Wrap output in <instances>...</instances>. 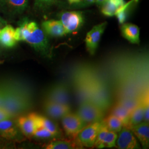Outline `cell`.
<instances>
[{
	"label": "cell",
	"mask_w": 149,
	"mask_h": 149,
	"mask_svg": "<svg viewBox=\"0 0 149 149\" xmlns=\"http://www.w3.org/2000/svg\"><path fill=\"white\" fill-rule=\"evenodd\" d=\"M61 123L65 133L74 139L87 124L77 113L70 112L61 118Z\"/></svg>",
	"instance_id": "obj_5"
},
{
	"label": "cell",
	"mask_w": 149,
	"mask_h": 149,
	"mask_svg": "<svg viewBox=\"0 0 149 149\" xmlns=\"http://www.w3.org/2000/svg\"><path fill=\"white\" fill-rule=\"evenodd\" d=\"M35 118L38 127H43L53 134L54 136H58L60 135V130L57 125L47 118L35 113Z\"/></svg>",
	"instance_id": "obj_21"
},
{
	"label": "cell",
	"mask_w": 149,
	"mask_h": 149,
	"mask_svg": "<svg viewBox=\"0 0 149 149\" xmlns=\"http://www.w3.org/2000/svg\"><path fill=\"white\" fill-rule=\"evenodd\" d=\"M31 106V96L23 86L15 81L6 82L5 94L1 108L13 118L27 112Z\"/></svg>",
	"instance_id": "obj_1"
},
{
	"label": "cell",
	"mask_w": 149,
	"mask_h": 149,
	"mask_svg": "<svg viewBox=\"0 0 149 149\" xmlns=\"http://www.w3.org/2000/svg\"><path fill=\"white\" fill-rule=\"evenodd\" d=\"M0 30H1V29H0Z\"/></svg>",
	"instance_id": "obj_36"
},
{
	"label": "cell",
	"mask_w": 149,
	"mask_h": 149,
	"mask_svg": "<svg viewBox=\"0 0 149 149\" xmlns=\"http://www.w3.org/2000/svg\"><path fill=\"white\" fill-rule=\"evenodd\" d=\"M77 114L87 124L101 122L104 117L103 110L90 101L82 102Z\"/></svg>",
	"instance_id": "obj_3"
},
{
	"label": "cell",
	"mask_w": 149,
	"mask_h": 149,
	"mask_svg": "<svg viewBox=\"0 0 149 149\" xmlns=\"http://www.w3.org/2000/svg\"><path fill=\"white\" fill-rule=\"evenodd\" d=\"M130 113L131 112L119 103H118L112 109V115L116 117L122 122L123 127H126L129 129V120Z\"/></svg>",
	"instance_id": "obj_19"
},
{
	"label": "cell",
	"mask_w": 149,
	"mask_h": 149,
	"mask_svg": "<svg viewBox=\"0 0 149 149\" xmlns=\"http://www.w3.org/2000/svg\"><path fill=\"white\" fill-rule=\"evenodd\" d=\"M1 2L13 14H21L27 8L29 0H1Z\"/></svg>",
	"instance_id": "obj_18"
},
{
	"label": "cell",
	"mask_w": 149,
	"mask_h": 149,
	"mask_svg": "<svg viewBox=\"0 0 149 149\" xmlns=\"http://www.w3.org/2000/svg\"><path fill=\"white\" fill-rule=\"evenodd\" d=\"M103 120L87 124L76 136V139L82 146H94L96 138L101 127Z\"/></svg>",
	"instance_id": "obj_4"
},
{
	"label": "cell",
	"mask_w": 149,
	"mask_h": 149,
	"mask_svg": "<svg viewBox=\"0 0 149 149\" xmlns=\"http://www.w3.org/2000/svg\"><path fill=\"white\" fill-rule=\"evenodd\" d=\"M139 102L133 98H124L119 102L130 112L138 104Z\"/></svg>",
	"instance_id": "obj_29"
},
{
	"label": "cell",
	"mask_w": 149,
	"mask_h": 149,
	"mask_svg": "<svg viewBox=\"0 0 149 149\" xmlns=\"http://www.w3.org/2000/svg\"><path fill=\"white\" fill-rule=\"evenodd\" d=\"M111 1L119 7H120L121 6H122L125 3L124 2V0H111Z\"/></svg>",
	"instance_id": "obj_32"
},
{
	"label": "cell",
	"mask_w": 149,
	"mask_h": 149,
	"mask_svg": "<svg viewBox=\"0 0 149 149\" xmlns=\"http://www.w3.org/2000/svg\"><path fill=\"white\" fill-rule=\"evenodd\" d=\"M8 119H13V118L3 109L0 108V122Z\"/></svg>",
	"instance_id": "obj_31"
},
{
	"label": "cell",
	"mask_w": 149,
	"mask_h": 149,
	"mask_svg": "<svg viewBox=\"0 0 149 149\" xmlns=\"http://www.w3.org/2000/svg\"><path fill=\"white\" fill-rule=\"evenodd\" d=\"M42 26L44 33L50 37H60L66 34L60 21L54 19L46 21L43 22Z\"/></svg>",
	"instance_id": "obj_13"
},
{
	"label": "cell",
	"mask_w": 149,
	"mask_h": 149,
	"mask_svg": "<svg viewBox=\"0 0 149 149\" xmlns=\"http://www.w3.org/2000/svg\"><path fill=\"white\" fill-rule=\"evenodd\" d=\"M102 12L106 16L112 17L116 15V12L118 8V6L112 2L111 0H107L103 5L102 6Z\"/></svg>",
	"instance_id": "obj_24"
},
{
	"label": "cell",
	"mask_w": 149,
	"mask_h": 149,
	"mask_svg": "<svg viewBox=\"0 0 149 149\" xmlns=\"http://www.w3.org/2000/svg\"><path fill=\"white\" fill-rule=\"evenodd\" d=\"M123 37L133 44L140 43V29L137 26L131 23H123L121 27Z\"/></svg>",
	"instance_id": "obj_16"
},
{
	"label": "cell",
	"mask_w": 149,
	"mask_h": 149,
	"mask_svg": "<svg viewBox=\"0 0 149 149\" xmlns=\"http://www.w3.org/2000/svg\"><path fill=\"white\" fill-rule=\"evenodd\" d=\"M144 148L149 147V122H142L130 128Z\"/></svg>",
	"instance_id": "obj_14"
},
{
	"label": "cell",
	"mask_w": 149,
	"mask_h": 149,
	"mask_svg": "<svg viewBox=\"0 0 149 149\" xmlns=\"http://www.w3.org/2000/svg\"><path fill=\"white\" fill-rule=\"evenodd\" d=\"M109 130L107 128L106 125L103 120V123H102L101 127L100 128V131L97 135V136L96 138L94 146H95L97 148H98V149H101L102 143Z\"/></svg>",
	"instance_id": "obj_26"
},
{
	"label": "cell",
	"mask_w": 149,
	"mask_h": 149,
	"mask_svg": "<svg viewBox=\"0 0 149 149\" xmlns=\"http://www.w3.org/2000/svg\"><path fill=\"white\" fill-rule=\"evenodd\" d=\"M143 102L144 104V122H149V95H146L145 96L144 99H143Z\"/></svg>",
	"instance_id": "obj_30"
},
{
	"label": "cell",
	"mask_w": 149,
	"mask_h": 149,
	"mask_svg": "<svg viewBox=\"0 0 149 149\" xmlns=\"http://www.w3.org/2000/svg\"><path fill=\"white\" fill-rule=\"evenodd\" d=\"M86 1L89 3H92L96 2V0H86Z\"/></svg>",
	"instance_id": "obj_35"
},
{
	"label": "cell",
	"mask_w": 149,
	"mask_h": 149,
	"mask_svg": "<svg viewBox=\"0 0 149 149\" xmlns=\"http://www.w3.org/2000/svg\"><path fill=\"white\" fill-rule=\"evenodd\" d=\"M103 121L109 130L116 133L119 132L123 127L122 122L112 114L109 116L106 119Z\"/></svg>",
	"instance_id": "obj_23"
},
{
	"label": "cell",
	"mask_w": 149,
	"mask_h": 149,
	"mask_svg": "<svg viewBox=\"0 0 149 149\" xmlns=\"http://www.w3.org/2000/svg\"><path fill=\"white\" fill-rule=\"evenodd\" d=\"M82 147L77 139L55 140L44 145V148L47 149H80Z\"/></svg>",
	"instance_id": "obj_15"
},
{
	"label": "cell",
	"mask_w": 149,
	"mask_h": 149,
	"mask_svg": "<svg viewBox=\"0 0 149 149\" xmlns=\"http://www.w3.org/2000/svg\"><path fill=\"white\" fill-rule=\"evenodd\" d=\"M138 1L139 0H131L118 8L116 15L120 24H123L126 21L129 13H131L135 6L138 4Z\"/></svg>",
	"instance_id": "obj_20"
},
{
	"label": "cell",
	"mask_w": 149,
	"mask_h": 149,
	"mask_svg": "<svg viewBox=\"0 0 149 149\" xmlns=\"http://www.w3.org/2000/svg\"><path fill=\"white\" fill-rule=\"evenodd\" d=\"M70 4H72V3H77V2H80V1L81 0H68Z\"/></svg>",
	"instance_id": "obj_34"
},
{
	"label": "cell",
	"mask_w": 149,
	"mask_h": 149,
	"mask_svg": "<svg viewBox=\"0 0 149 149\" xmlns=\"http://www.w3.org/2000/svg\"><path fill=\"white\" fill-rule=\"evenodd\" d=\"M22 134L26 137H32L38 128L35 118V113H30L26 116H21L16 121Z\"/></svg>",
	"instance_id": "obj_11"
},
{
	"label": "cell",
	"mask_w": 149,
	"mask_h": 149,
	"mask_svg": "<svg viewBox=\"0 0 149 149\" xmlns=\"http://www.w3.org/2000/svg\"><path fill=\"white\" fill-rule=\"evenodd\" d=\"M23 135L16 121L13 120L12 119L0 122V136L1 137L18 141L23 140Z\"/></svg>",
	"instance_id": "obj_7"
},
{
	"label": "cell",
	"mask_w": 149,
	"mask_h": 149,
	"mask_svg": "<svg viewBox=\"0 0 149 149\" xmlns=\"http://www.w3.org/2000/svg\"><path fill=\"white\" fill-rule=\"evenodd\" d=\"M45 100L61 104L69 105V90L68 88L63 85L54 86L48 91Z\"/></svg>",
	"instance_id": "obj_10"
},
{
	"label": "cell",
	"mask_w": 149,
	"mask_h": 149,
	"mask_svg": "<svg viewBox=\"0 0 149 149\" xmlns=\"http://www.w3.org/2000/svg\"><path fill=\"white\" fill-rule=\"evenodd\" d=\"M15 38V29L10 25H7L0 30V44L7 48H11L17 43Z\"/></svg>",
	"instance_id": "obj_17"
},
{
	"label": "cell",
	"mask_w": 149,
	"mask_h": 149,
	"mask_svg": "<svg viewBox=\"0 0 149 149\" xmlns=\"http://www.w3.org/2000/svg\"><path fill=\"white\" fill-rule=\"evenodd\" d=\"M118 135L116 132L109 130L102 144V148H113L116 146Z\"/></svg>",
	"instance_id": "obj_25"
},
{
	"label": "cell",
	"mask_w": 149,
	"mask_h": 149,
	"mask_svg": "<svg viewBox=\"0 0 149 149\" xmlns=\"http://www.w3.org/2000/svg\"><path fill=\"white\" fill-rule=\"evenodd\" d=\"M33 136L39 139H49L54 138L53 134L43 127H38L35 130Z\"/></svg>",
	"instance_id": "obj_27"
},
{
	"label": "cell",
	"mask_w": 149,
	"mask_h": 149,
	"mask_svg": "<svg viewBox=\"0 0 149 149\" xmlns=\"http://www.w3.org/2000/svg\"><path fill=\"white\" fill-rule=\"evenodd\" d=\"M60 18L66 34L77 31L84 23L83 15L78 11L65 12L60 15Z\"/></svg>",
	"instance_id": "obj_6"
},
{
	"label": "cell",
	"mask_w": 149,
	"mask_h": 149,
	"mask_svg": "<svg viewBox=\"0 0 149 149\" xmlns=\"http://www.w3.org/2000/svg\"><path fill=\"white\" fill-rule=\"evenodd\" d=\"M107 1V0H96V2L98 5L101 6L105 3V2H106Z\"/></svg>",
	"instance_id": "obj_33"
},
{
	"label": "cell",
	"mask_w": 149,
	"mask_h": 149,
	"mask_svg": "<svg viewBox=\"0 0 149 149\" xmlns=\"http://www.w3.org/2000/svg\"><path fill=\"white\" fill-rule=\"evenodd\" d=\"M44 109L48 116L55 119H61L71 111L69 105L61 104L47 100L44 102Z\"/></svg>",
	"instance_id": "obj_12"
},
{
	"label": "cell",
	"mask_w": 149,
	"mask_h": 149,
	"mask_svg": "<svg viewBox=\"0 0 149 149\" xmlns=\"http://www.w3.org/2000/svg\"><path fill=\"white\" fill-rule=\"evenodd\" d=\"M15 38L18 41H24L37 51L48 55L49 44L46 34L35 22L24 18L20 22L19 27L15 29Z\"/></svg>",
	"instance_id": "obj_2"
},
{
	"label": "cell",
	"mask_w": 149,
	"mask_h": 149,
	"mask_svg": "<svg viewBox=\"0 0 149 149\" xmlns=\"http://www.w3.org/2000/svg\"><path fill=\"white\" fill-rule=\"evenodd\" d=\"M144 104L143 101H140L130 113L129 120L130 128L144 120Z\"/></svg>",
	"instance_id": "obj_22"
},
{
	"label": "cell",
	"mask_w": 149,
	"mask_h": 149,
	"mask_svg": "<svg viewBox=\"0 0 149 149\" xmlns=\"http://www.w3.org/2000/svg\"><path fill=\"white\" fill-rule=\"evenodd\" d=\"M117 139L119 149H135L140 148V144L130 129L123 127Z\"/></svg>",
	"instance_id": "obj_9"
},
{
	"label": "cell",
	"mask_w": 149,
	"mask_h": 149,
	"mask_svg": "<svg viewBox=\"0 0 149 149\" xmlns=\"http://www.w3.org/2000/svg\"><path fill=\"white\" fill-rule=\"evenodd\" d=\"M56 0H35L34 6L36 9L44 10L53 5Z\"/></svg>",
	"instance_id": "obj_28"
},
{
	"label": "cell",
	"mask_w": 149,
	"mask_h": 149,
	"mask_svg": "<svg viewBox=\"0 0 149 149\" xmlns=\"http://www.w3.org/2000/svg\"><path fill=\"white\" fill-rule=\"evenodd\" d=\"M106 22L97 24L87 34L85 39L86 46L91 55L95 53L102 36L106 28Z\"/></svg>",
	"instance_id": "obj_8"
}]
</instances>
